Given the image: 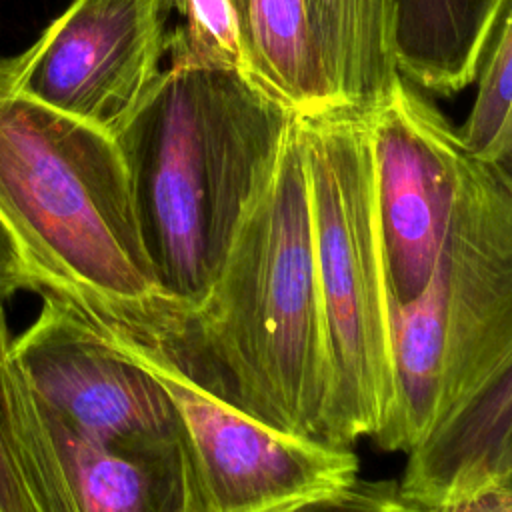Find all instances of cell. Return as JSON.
<instances>
[{
    "label": "cell",
    "instance_id": "ac0fdd59",
    "mask_svg": "<svg viewBox=\"0 0 512 512\" xmlns=\"http://www.w3.org/2000/svg\"><path fill=\"white\" fill-rule=\"evenodd\" d=\"M426 502L410 496L400 480H360L332 494L304 502L288 512H428Z\"/></svg>",
    "mask_w": 512,
    "mask_h": 512
},
{
    "label": "cell",
    "instance_id": "8992f818",
    "mask_svg": "<svg viewBox=\"0 0 512 512\" xmlns=\"http://www.w3.org/2000/svg\"><path fill=\"white\" fill-rule=\"evenodd\" d=\"M172 0H72L22 54L18 88L118 136L158 82Z\"/></svg>",
    "mask_w": 512,
    "mask_h": 512
},
{
    "label": "cell",
    "instance_id": "7c38bea8",
    "mask_svg": "<svg viewBox=\"0 0 512 512\" xmlns=\"http://www.w3.org/2000/svg\"><path fill=\"white\" fill-rule=\"evenodd\" d=\"M398 74L450 96L478 80L510 0H390Z\"/></svg>",
    "mask_w": 512,
    "mask_h": 512
},
{
    "label": "cell",
    "instance_id": "8fae6325",
    "mask_svg": "<svg viewBox=\"0 0 512 512\" xmlns=\"http://www.w3.org/2000/svg\"><path fill=\"white\" fill-rule=\"evenodd\" d=\"M512 472V358L412 452L402 488L426 502Z\"/></svg>",
    "mask_w": 512,
    "mask_h": 512
},
{
    "label": "cell",
    "instance_id": "9c48e42d",
    "mask_svg": "<svg viewBox=\"0 0 512 512\" xmlns=\"http://www.w3.org/2000/svg\"><path fill=\"white\" fill-rule=\"evenodd\" d=\"M40 300L12 352L48 418L102 444L180 438L174 406L146 368L104 344L64 300Z\"/></svg>",
    "mask_w": 512,
    "mask_h": 512
},
{
    "label": "cell",
    "instance_id": "6da1fadb",
    "mask_svg": "<svg viewBox=\"0 0 512 512\" xmlns=\"http://www.w3.org/2000/svg\"><path fill=\"white\" fill-rule=\"evenodd\" d=\"M180 314L170 336L142 342L248 414L326 442L328 364L298 120L208 294Z\"/></svg>",
    "mask_w": 512,
    "mask_h": 512
},
{
    "label": "cell",
    "instance_id": "5bb4252c",
    "mask_svg": "<svg viewBox=\"0 0 512 512\" xmlns=\"http://www.w3.org/2000/svg\"><path fill=\"white\" fill-rule=\"evenodd\" d=\"M316 50L336 106L370 112L398 80L390 0H308Z\"/></svg>",
    "mask_w": 512,
    "mask_h": 512
},
{
    "label": "cell",
    "instance_id": "44dd1931",
    "mask_svg": "<svg viewBox=\"0 0 512 512\" xmlns=\"http://www.w3.org/2000/svg\"><path fill=\"white\" fill-rule=\"evenodd\" d=\"M488 168L494 172V176L502 182V186L512 194V126L500 146L494 150V154L484 160Z\"/></svg>",
    "mask_w": 512,
    "mask_h": 512
},
{
    "label": "cell",
    "instance_id": "9a60e30c",
    "mask_svg": "<svg viewBox=\"0 0 512 512\" xmlns=\"http://www.w3.org/2000/svg\"><path fill=\"white\" fill-rule=\"evenodd\" d=\"M256 88L296 118L338 108L316 50L308 0H232Z\"/></svg>",
    "mask_w": 512,
    "mask_h": 512
},
{
    "label": "cell",
    "instance_id": "4fadbf2b",
    "mask_svg": "<svg viewBox=\"0 0 512 512\" xmlns=\"http://www.w3.org/2000/svg\"><path fill=\"white\" fill-rule=\"evenodd\" d=\"M0 300V512H80Z\"/></svg>",
    "mask_w": 512,
    "mask_h": 512
},
{
    "label": "cell",
    "instance_id": "52a82bcc",
    "mask_svg": "<svg viewBox=\"0 0 512 512\" xmlns=\"http://www.w3.org/2000/svg\"><path fill=\"white\" fill-rule=\"evenodd\" d=\"M440 258L444 344L430 432L512 358V194L474 154Z\"/></svg>",
    "mask_w": 512,
    "mask_h": 512
},
{
    "label": "cell",
    "instance_id": "2e32d148",
    "mask_svg": "<svg viewBox=\"0 0 512 512\" xmlns=\"http://www.w3.org/2000/svg\"><path fill=\"white\" fill-rule=\"evenodd\" d=\"M172 6L180 12L182 24L170 32L168 44L192 62L234 72L256 88L242 24L232 0H172Z\"/></svg>",
    "mask_w": 512,
    "mask_h": 512
},
{
    "label": "cell",
    "instance_id": "d6986e66",
    "mask_svg": "<svg viewBox=\"0 0 512 512\" xmlns=\"http://www.w3.org/2000/svg\"><path fill=\"white\" fill-rule=\"evenodd\" d=\"M428 512H512V474L448 490L428 506Z\"/></svg>",
    "mask_w": 512,
    "mask_h": 512
},
{
    "label": "cell",
    "instance_id": "277c9868",
    "mask_svg": "<svg viewBox=\"0 0 512 512\" xmlns=\"http://www.w3.org/2000/svg\"><path fill=\"white\" fill-rule=\"evenodd\" d=\"M308 174L316 288L328 364L326 442L390 450L400 398L388 258L366 114L296 118Z\"/></svg>",
    "mask_w": 512,
    "mask_h": 512
},
{
    "label": "cell",
    "instance_id": "30bf717a",
    "mask_svg": "<svg viewBox=\"0 0 512 512\" xmlns=\"http://www.w3.org/2000/svg\"><path fill=\"white\" fill-rule=\"evenodd\" d=\"M44 418L80 512H194L180 438L102 444Z\"/></svg>",
    "mask_w": 512,
    "mask_h": 512
},
{
    "label": "cell",
    "instance_id": "e0dca14e",
    "mask_svg": "<svg viewBox=\"0 0 512 512\" xmlns=\"http://www.w3.org/2000/svg\"><path fill=\"white\" fill-rule=\"evenodd\" d=\"M476 82L474 102L458 134L474 156L488 160L512 126V0Z\"/></svg>",
    "mask_w": 512,
    "mask_h": 512
},
{
    "label": "cell",
    "instance_id": "7a4b0ae2",
    "mask_svg": "<svg viewBox=\"0 0 512 512\" xmlns=\"http://www.w3.org/2000/svg\"><path fill=\"white\" fill-rule=\"evenodd\" d=\"M168 64L116 136L158 292L180 312L208 294L296 116L234 72L168 44Z\"/></svg>",
    "mask_w": 512,
    "mask_h": 512
},
{
    "label": "cell",
    "instance_id": "ba28073f",
    "mask_svg": "<svg viewBox=\"0 0 512 512\" xmlns=\"http://www.w3.org/2000/svg\"><path fill=\"white\" fill-rule=\"evenodd\" d=\"M366 118L392 292L404 304L422 292L436 266L472 152L458 128L402 76Z\"/></svg>",
    "mask_w": 512,
    "mask_h": 512
},
{
    "label": "cell",
    "instance_id": "ffe728a7",
    "mask_svg": "<svg viewBox=\"0 0 512 512\" xmlns=\"http://www.w3.org/2000/svg\"><path fill=\"white\" fill-rule=\"evenodd\" d=\"M22 290L34 292V280L14 232L0 216V300Z\"/></svg>",
    "mask_w": 512,
    "mask_h": 512
},
{
    "label": "cell",
    "instance_id": "7402d4cb",
    "mask_svg": "<svg viewBox=\"0 0 512 512\" xmlns=\"http://www.w3.org/2000/svg\"><path fill=\"white\" fill-rule=\"evenodd\" d=\"M510 474H512V472H510Z\"/></svg>",
    "mask_w": 512,
    "mask_h": 512
},
{
    "label": "cell",
    "instance_id": "3957f363",
    "mask_svg": "<svg viewBox=\"0 0 512 512\" xmlns=\"http://www.w3.org/2000/svg\"><path fill=\"white\" fill-rule=\"evenodd\" d=\"M0 216L34 280L82 316L162 336L174 306L154 282L118 138L24 94L0 60Z\"/></svg>",
    "mask_w": 512,
    "mask_h": 512
},
{
    "label": "cell",
    "instance_id": "5b68a950",
    "mask_svg": "<svg viewBox=\"0 0 512 512\" xmlns=\"http://www.w3.org/2000/svg\"><path fill=\"white\" fill-rule=\"evenodd\" d=\"M76 314L166 390L188 460L194 512H288L358 478L352 448L280 430L200 384L156 346Z\"/></svg>",
    "mask_w": 512,
    "mask_h": 512
}]
</instances>
